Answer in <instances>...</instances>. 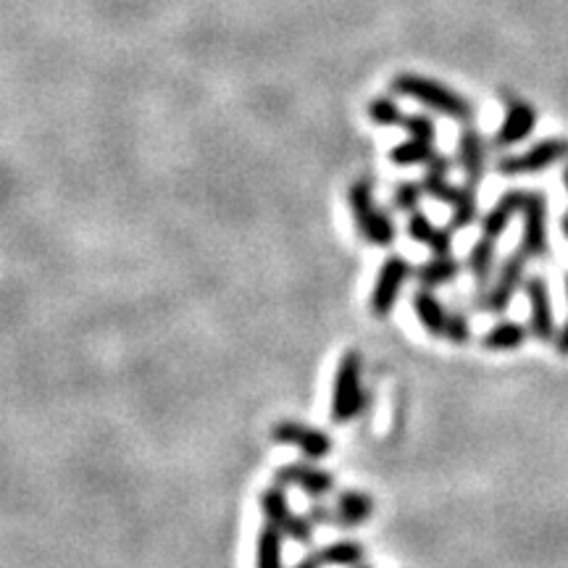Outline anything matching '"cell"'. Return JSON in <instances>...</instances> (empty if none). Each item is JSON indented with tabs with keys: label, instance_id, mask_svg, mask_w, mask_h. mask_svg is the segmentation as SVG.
<instances>
[{
	"label": "cell",
	"instance_id": "1",
	"mask_svg": "<svg viewBox=\"0 0 568 568\" xmlns=\"http://www.w3.org/2000/svg\"><path fill=\"white\" fill-rule=\"evenodd\" d=\"M392 93L405 95V98L416 100L421 106L432 108V111L453 121H461V124H471L476 114L474 103L466 95L455 93L453 87L442 85L437 79L413 74V71H405V74H398L392 79Z\"/></svg>",
	"mask_w": 568,
	"mask_h": 568
},
{
	"label": "cell",
	"instance_id": "2",
	"mask_svg": "<svg viewBox=\"0 0 568 568\" xmlns=\"http://www.w3.org/2000/svg\"><path fill=\"white\" fill-rule=\"evenodd\" d=\"M366 408V387H363V358L358 350H348L342 355L332 382V405L329 419L332 424L345 426L358 419Z\"/></svg>",
	"mask_w": 568,
	"mask_h": 568
},
{
	"label": "cell",
	"instance_id": "3",
	"mask_svg": "<svg viewBox=\"0 0 568 568\" xmlns=\"http://www.w3.org/2000/svg\"><path fill=\"white\" fill-rule=\"evenodd\" d=\"M348 206L350 213H353V224L358 229V235L374 248H390L395 237H398V227H395L390 213L374 203L369 179H355L350 185Z\"/></svg>",
	"mask_w": 568,
	"mask_h": 568
},
{
	"label": "cell",
	"instance_id": "4",
	"mask_svg": "<svg viewBox=\"0 0 568 568\" xmlns=\"http://www.w3.org/2000/svg\"><path fill=\"white\" fill-rule=\"evenodd\" d=\"M526 263H529V256H526L524 250H513L511 256L500 263V269H497L490 287L476 292V308L495 313V316L508 311L513 298H516V292L526 284Z\"/></svg>",
	"mask_w": 568,
	"mask_h": 568
},
{
	"label": "cell",
	"instance_id": "5",
	"mask_svg": "<svg viewBox=\"0 0 568 568\" xmlns=\"http://www.w3.org/2000/svg\"><path fill=\"white\" fill-rule=\"evenodd\" d=\"M258 505H261L263 521L271 526H277L279 532L292 542H300V545H311L313 542V524L308 516H300V513L292 511L290 500H287V492H284L282 484H271L258 497Z\"/></svg>",
	"mask_w": 568,
	"mask_h": 568
},
{
	"label": "cell",
	"instance_id": "6",
	"mask_svg": "<svg viewBox=\"0 0 568 568\" xmlns=\"http://www.w3.org/2000/svg\"><path fill=\"white\" fill-rule=\"evenodd\" d=\"M416 274L408 258L403 256H390L384 258V263L379 266L377 279H374V287H371L369 308L377 319H387L395 306H398L400 292H403L405 282Z\"/></svg>",
	"mask_w": 568,
	"mask_h": 568
},
{
	"label": "cell",
	"instance_id": "7",
	"mask_svg": "<svg viewBox=\"0 0 568 568\" xmlns=\"http://www.w3.org/2000/svg\"><path fill=\"white\" fill-rule=\"evenodd\" d=\"M568 158V140L563 137H550V140L534 142L532 148L505 156L497 164V174L503 177H529V174H540L547 166L566 161Z\"/></svg>",
	"mask_w": 568,
	"mask_h": 568
},
{
	"label": "cell",
	"instance_id": "8",
	"mask_svg": "<svg viewBox=\"0 0 568 568\" xmlns=\"http://www.w3.org/2000/svg\"><path fill=\"white\" fill-rule=\"evenodd\" d=\"M271 440L282 445V448L300 450L308 461H324L334 448L332 437L324 429L308 426L295 419H282L271 426Z\"/></svg>",
	"mask_w": 568,
	"mask_h": 568
},
{
	"label": "cell",
	"instance_id": "9",
	"mask_svg": "<svg viewBox=\"0 0 568 568\" xmlns=\"http://www.w3.org/2000/svg\"><path fill=\"white\" fill-rule=\"evenodd\" d=\"M521 250L529 258L550 256L547 240V200L542 192L526 190L521 208Z\"/></svg>",
	"mask_w": 568,
	"mask_h": 568
},
{
	"label": "cell",
	"instance_id": "10",
	"mask_svg": "<svg viewBox=\"0 0 568 568\" xmlns=\"http://www.w3.org/2000/svg\"><path fill=\"white\" fill-rule=\"evenodd\" d=\"M274 482L282 484L284 490H300L311 500H321L334 492V476L321 466L313 463H284L274 471Z\"/></svg>",
	"mask_w": 568,
	"mask_h": 568
},
{
	"label": "cell",
	"instance_id": "11",
	"mask_svg": "<svg viewBox=\"0 0 568 568\" xmlns=\"http://www.w3.org/2000/svg\"><path fill=\"white\" fill-rule=\"evenodd\" d=\"M524 292L526 300H529V329H532V337L540 342H555L558 324H555L553 300H550L547 282L542 277H526Z\"/></svg>",
	"mask_w": 568,
	"mask_h": 568
},
{
	"label": "cell",
	"instance_id": "12",
	"mask_svg": "<svg viewBox=\"0 0 568 568\" xmlns=\"http://www.w3.org/2000/svg\"><path fill=\"white\" fill-rule=\"evenodd\" d=\"M534 127H537V111H534V106L532 103H524V100H516V103L508 106V114H505L503 124L497 127L492 145H495V150L516 148L526 137H532Z\"/></svg>",
	"mask_w": 568,
	"mask_h": 568
},
{
	"label": "cell",
	"instance_id": "13",
	"mask_svg": "<svg viewBox=\"0 0 568 568\" xmlns=\"http://www.w3.org/2000/svg\"><path fill=\"white\" fill-rule=\"evenodd\" d=\"M458 164L463 169V177L469 185H479L487 177V142L479 135V129L469 127L461 129L458 135Z\"/></svg>",
	"mask_w": 568,
	"mask_h": 568
},
{
	"label": "cell",
	"instance_id": "14",
	"mask_svg": "<svg viewBox=\"0 0 568 568\" xmlns=\"http://www.w3.org/2000/svg\"><path fill=\"white\" fill-rule=\"evenodd\" d=\"M411 306L413 313H416V319H419V324L424 327V332L429 334V337L442 340V337L448 334L450 311L445 308V303L434 295L432 287L419 284V290L411 295Z\"/></svg>",
	"mask_w": 568,
	"mask_h": 568
},
{
	"label": "cell",
	"instance_id": "15",
	"mask_svg": "<svg viewBox=\"0 0 568 568\" xmlns=\"http://www.w3.org/2000/svg\"><path fill=\"white\" fill-rule=\"evenodd\" d=\"M405 232L413 242L426 245L432 250V256H450L453 253V227H437L424 211L408 213V224Z\"/></svg>",
	"mask_w": 568,
	"mask_h": 568
},
{
	"label": "cell",
	"instance_id": "16",
	"mask_svg": "<svg viewBox=\"0 0 568 568\" xmlns=\"http://www.w3.org/2000/svg\"><path fill=\"white\" fill-rule=\"evenodd\" d=\"M524 195L526 190H508L503 192L500 198L495 200V206L490 211L484 213L482 219H479V227H482V235L484 237H497L505 235V229L511 227V221L516 219L524 208Z\"/></svg>",
	"mask_w": 568,
	"mask_h": 568
},
{
	"label": "cell",
	"instance_id": "17",
	"mask_svg": "<svg viewBox=\"0 0 568 568\" xmlns=\"http://www.w3.org/2000/svg\"><path fill=\"white\" fill-rule=\"evenodd\" d=\"M334 526L355 529L374 516V497L361 490H345L334 500Z\"/></svg>",
	"mask_w": 568,
	"mask_h": 568
},
{
	"label": "cell",
	"instance_id": "18",
	"mask_svg": "<svg viewBox=\"0 0 568 568\" xmlns=\"http://www.w3.org/2000/svg\"><path fill=\"white\" fill-rule=\"evenodd\" d=\"M529 337H532V329L524 327L521 321L503 319L479 337V345L492 353H508V350H519Z\"/></svg>",
	"mask_w": 568,
	"mask_h": 568
},
{
	"label": "cell",
	"instance_id": "19",
	"mask_svg": "<svg viewBox=\"0 0 568 568\" xmlns=\"http://www.w3.org/2000/svg\"><path fill=\"white\" fill-rule=\"evenodd\" d=\"M495 261H497V245L492 237H479V240L471 245L469 258H466V269L474 277L476 287L479 290H487L492 282V271H495Z\"/></svg>",
	"mask_w": 568,
	"mask_h": 568
},
{
	"label": "cell",
	"instance_id": "20",
	"mask_svg": "<svg viewBox=\"0 0 568 568\" xmlns=\"http://www.w3.org/2000/svg\"><path fill=\"white\" fill-rule=\"evenodd\" d=\"M461 269L463 263L450 253V256H432L426 263H421L413 277L419 279V284L434 290V287H445V284L455 282Z\"/></svg>",
	"mask_w": 568,
	"mask_h": 568
},
{
	"label": "cell",
	"instance_id": "21",
	"mask_svg": "<svg viewBox=\"0 0 568 568\" xmlns=\"http://www.w3.org/2000/svg\"><path fill=\"white\" fill-rule=\"evenodd\" d=\"M256 568H284V534L263 524L256 537Z\"/></svg>",
	"mask_w": 568,
	"mask_h": 568
},
{
	"label": "cell",
	"instance_id": "22",
	"mask_svg": "<svg viewBox=\"0 0 568 568\" xmlns=\"http://www.w3.org/2000/svg\"><path fill=\"white\" fill-rule=\"evenodd\" d=\"M316 553H319L324 566H340V568H358L363 566V558H366L363 545L355 540L327 542V545L319 547Z\"/></svg>",
	"mask_w": 568,
	"mask_h": 568
},
{
	"label": "cell",
	"instance_id": "23",
	"mask_svg": "<svg viewBox=\"0 0 568 568\" xmlns=\"http://www.w3.org/2000/svg\"><path fill=\"white\" fill-rule=\"evenodd\" d=\"M437 150L432 148V142L421 140V137H408L405 142L395 145L390 150V161L395 166H426L434 158Z\"/></svg>",
	"mask_w": 568,
	"mask_h": 568
},
{
	"label": "cell",
	"instance_id": "24",
	"mask_svg": "<svg viewBox=\"0 0 568 568\" xmlns=\"http://www.w3.org/2000/svg\"><path fill=\"white\" fill-rule=\"evenodd\" d=\"M450 227L453 229H466L471 227L476 219H479V200H476V187L474 185H461L458 187V195L450 203Z\"/></svg>",
	"mask_w": 568,
	"mask_h": 568
},
{
	"label": "cell",
	"instance_id": "25",
	"mask_svg": "<svg viewBox=\"0 0 568 568\" xmlns=\"http://www.w3.org/2000/svg\"><path fill=\"white\" fill-rule=\"evenodd\" d=\"M369 119L379 127H403L405 114L400 111L398 100L390 98V95H379V98L369 100Z\"/></svg>",
	"mask_w": 568,
	"mask_h": 568
},
{
	"label": "cell",
	"instance_id": "26",
	"mask_svg": "<svg viewBox=\"0 0 568 568\" xmlns=\"http://www.w3.org/2000/svg\"><path fill=\"white\" fill-rule=\"evenodd\" d=\"M426 198V190L421 182H411V179H405V182H398L395 190H392V208L395 211H403V213H413L421 208V200Z\"/></svg>",
	"mask_w": 568,
	"mask_h": 568
},
{
	"label": "cell",
	"instance_id": "27",
	"mask_svg": "<svg viewBox=\"0 0 568 568\" xmlns=\"http://www.w3.org/2000/svg\"><path fill=\"white\" fill-rule=\"evenodd\" d=\"M421 185L426 190V198L437 200V203H448V206L455 200V195H458V187H461L453 185L445 174H429V171L421 179Z\"/></svg>",
	"mask_w": 568,
	"mask_h": 568
},
{
	"label": "cell",
	"instance_id": "28",
	"mask_svg": "<svg viewBox=\"0 0 568 568\" xmlns=\"http://www.w3.org/2000/svg\"><path fill=\"white\" fill-rule=\"evenodd\" d=\"M474 332H471V319L463 311H450V321H448V334L445 340H450L453 345H469Z\"/></svg>",
	"mask_w": 568,
	"mask_h": 568
},
{
	"label": "cell",
	"instance_id": "29",
	"mask_svg": "<svg viewBox=\"0 0 568 568\" xmlns=\"http://www.w3.org/2000/svg\"><path fill=\"white\" fill-rule=\"evenodd\" d=\"M403 129L408 132V137H421V140H429V142H434V135H437V129H434V119L426 114L405 116Z\"/></svg>",
	"mask_w": 568,
	"mask_h": 568
},
{
	"label": "cell",
	"instance_id": "30",
	"mask_svg": "<svg viewBox=\"0 0 568 568\" xmlns=\"http://www.w3.org/2000/svg\"><path fill=\"white\" fill-rule=\"evenodd\" d=\"M306 516L316 526H334V508H332V505H321V503H316V500H313V505L308 508Z\"/></svg>",
	"mask_w": 568,
	"mask_h": 568
},
{
	"label": "cell",
	"instance_id": "31",
	"mask_svg": "<svg viewBox=\"0 0 568 568\" xmlns=\"http://www.w3.org/2000/svg\"><path fill=\"white\" fill-rule=\"evenodd\" d=\"M453 169V158L442 156V153H434V158L426 164V171L429 174H445L448 177V171Z\"/></svg>",
	"mask_w": 568,
	"mask_h": 568
},
{
	"label": "cell",
	"instance_id": "32",
	"mask_svg": "<svg viewBox=\"0 0 568 568\" xmlns=\"http://www.w3.org/2000/svg\"><path fill=\"white\" fill-rule=\"evenodd\" d=\"M566 295H568V274H566ZM555 350L561 355H568V319L561 329H558V337H555Z\"/></svg>",
	"mask_w": 568,
	"mask_h": 568
},
{
	"label": "cell",
	"instance_id": "33",
	"mask_svg": "<svg viewBox=\"0 0 568 568\" xmlns=\"http://www.w3.org/2000/svg\"><path fill=\"white\" fill-rule=\"evenodd\" d=\"M295 568H324V563H321L319 553H308V555H303L298 563H295Z\"/></svg>",
	"mask_w": 568,
	"mask_h": 568
},
{
	"label": "cell",
	"instance_id": "34",
	"mask_svg": "<svg viewBox=\"0 0 568 568\" xmlns=\"http://www.w3.org/2000/svg\"><path fill=\"white\" fill-rule=\"evenodd\" d=\"M561 229H563V237L568 240V211L563 213V219H561Z\"/></svg>",
	"mask_w": 568,
	"mask_h": 568
},
{
	"label": "cell",
	"instance_id": "35",
	"mask_svg": "<svg viewBox=\"0 0 568 568\" xmlns=\"http://www.w3.org/2000/svg\"><path fill=\"white\" fill-rule=\"evenodd\" d=\"M563 185H566V192H568V164H566V169H563Z\"/></svg>",
	"mask_w": 568,
	"mask_h": 568
},
{
	"label": "cell",
	"instance_id": "36",
	"mask_svg": "<svg viewBox=\"0 0 568 568\" xmlns=\"http://www.w3.org/2000/svg\"><path fill=\"white\" fill-rule=\"evenodd\" d=\"M358 568H371V566H358Z\"/></svg>",
	"mask_w": 568,
	"mask_h": 568
}]
</instances>
